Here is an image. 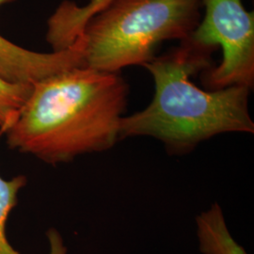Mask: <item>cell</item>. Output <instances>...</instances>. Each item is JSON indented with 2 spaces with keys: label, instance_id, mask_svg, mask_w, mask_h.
I'll return each instance as SVG.
<instances>
[{
  "label": "cell",
  "instance_id": "6",
  "mask_svg": "<svg viewBox=\"0 0 254 254\" xmlns=\"http://www.w3.org/2000/svg\"><path fill=\"white\" fill-rule=\"evenodd\" d=\"M200 251L203 254H248L228 230L222 209L218 202L196 218Z\"/></svg>",
  "mask_w": 254,
  "mask_h": 254
},
{
  "label": "cell",
  "instance_id": "4",
  "mask_svg": "<svg viewBox=\"0 0 254 254\" xmlns=\"http://www.w3.org/2000/svg\"><path fill=\"white\" fill-rule=\"evenodd\" d=\"M204 17L191 34L190 40L203 48L222 50L218 66L201 73L208 91L254 86V14L242 0H201Z\"/></svg>",
  "mask_w": 254,
  "mask_h": 254
},
{
  "label": "cell",
  "instance_id": "5",
  "mask_svg": "<svg viewBox=\"0 0 254 254\" xmlns=\"http://www.w3.org/2000/svg\"><path fill=\"white\" fill-rule=\"evenodd\" d=\"M14 0H0V6ZM84 66L82 39L51 53H40L17 46L0 35V76L16 84L33 85L52 74Z\"/></svg>",
  "mask_w": 254,
  "mask_h": 254
},
{
  "label": "cell",
  "instance_id": "2",
  "mask_svg": "<svg viewBox=\"0 0 254 254\" xmlns=\"http://www.w3.org/2000/svg\"><path fill=\"white\" fill-rule=\"evenodd\" d=\"M214 50L188 40L144 64L154 79V97L143 110L121 119L119 140L151 136L163 143L168 154L183 155L217 135L254 134L252 90L242 86L201 90L191 80L213 67Z\"/></svg>",
  "mask_w": 254,
  "mask_h": 254
},
{
  "label": "cell",
  "instance_id": "8",
  "mask_svg": "<svg viewBox=\"0 0 254 254\" xmlns=\"http://www.w3.org/2000/svg\"><path fill=\"white\" fill-rule=\"evenodd\" d=\"M31 85L7 81L0 76V131L6 133L14 124Z\"/></svg>",
  "mask_w": 254,
  "mask_h": 254
},
{
  "label": "cell",
  "instance_id": "7",
  "mask_svg": "<svg viewBox=\"0 0 254 254\" xmlns=\"http://www.w3.org/2000/svg\"><path fill=\"white\" fill-rule=\"evenodd\" d=\"M26 184L27 179L24 175H18L9 180L0 175V254H20L9 244L6 228L9 214L16 206L19 192ZM47 236L50 242L49 254H67V249L59 232L50 229Z\"/></svg>",
  "mask_w": 254,
  "mask_h": 254
},
{
  "label": "cell",
  "instance_id": "3",
  "mask_svg": "<svg viewBox=\"0 0 254 254\" xmlns=\"http://www.w3.org/2000/svg\"><path fill=\"white\" fill-rule=\"evenodd\" d=\"M201 7V0H111L83 28L84 66L108 73L143 66L164 41L190 40Z\"/></svg>",
  "mask_w": 254,
  "mask_h": 254
},
{
  "label": "cell",
  "instance_id": "1",
  "mask_svg": "<svg viewBox=\"0 0 254 254\" xmlns=\"http://www.w3.org/2000/svg\"><path fill=\"white\" fill-rule=\"evenodd\" d=\"M128 93L120 73L79 66L52 74L31 86L7 143L51 165L108 151L119 141Z\"/></svg>",
  "mask_w": 254,
  "mask_h": 254
}]
</instances>
